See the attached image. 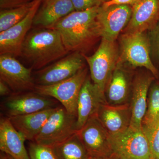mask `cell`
<instances>
[{"label":"cell","instance_id":"obj_1","mask_svg":"<svg viewBox=\"0 0 159 159\" xmlns=\"http://www.w3.org/2000/svg\"><path fill=\"white\" fill-rule=\"evenodd\" d=\"M99 7L74 11L50 28L59 33L69 53H80L98 38L101 37L97 20Z\"/></svg>","mask_w":159,"mask_h":159},{"label":"cell","instance_id":"obj_12","mask_svg":"<svg viewBox=\"0 0 159 159\" xmlns=\"http://www.w3.org/2000/svg\"><path fill=\"white\" fill-rule=\"evenodd\" d=\"M77 133L91 157H106L111 155L110 134L97 115L90 118Z\"/></svg>","mask_w":159,"mask_h":159},{"label":"cell","instance_id":"obj_30","mask_svg":"<svg viewBox=\"0 0 159 159\" xmlns=\"http://www.w3.org/2000/svg\"><path fill=\"white\" fill-rule=\"evenodd\" d=\"M137 2V0H109L103 3L102 6L105 8L114 5H127L133 6Z\"/></svg>","mask_w":159,"mask_h":159},{"label":"cell","instance_id":"obj_31","mask_svg":"<svg viewBox=\"0 0 159 159\" xmlns=\"http://www.w3.org/2000/svg\"><path fill=\"white\" fill-rule=\"evenodd\" d=\"M13 93V91L6 83L0 80V95L1 97H9Z\"/></svg>","mask_w":159,"mask_h":159},{"label":"cell","instance_id":"obj_10","mask_svg":"<svg viewBox=\"0 0 159 159\" xmlns=\"http://www.w3.org/2000/svg\"><path fill=\"white\" fill-rule=\"evenodd\" d=\"M32 69L26 67L10 54L0 55V80L6 83L13 93L34 91L36 84Z\"/></svg>","mask_w":159,"mask_h":159},{"label":"cell","instance_id":"obj_4","mask_svg":"<svg viewBox=\"0 0 159 159\" xmlns=\"http://www.w3.org/2000/svg\"><path fill=\"white\" fill-rule=\"evenodd\" d=\"M111 154L119 159H153L148 140L142 129L129 127L110 134Z\"/></svg>","mask_w":159,"mask_h":159},{"label":"cell","instance_id":"obj_3","mask_svg":"<svg viewBox=\"0 0 159 159\" xmlns=\"http://www.w3.org/2000/svg\"><path fill=\"white\" fill-rule=\"evenodd\" d=\"M120 45L119 61L132 67L145 68L158 78V71L151 58L150 39L145 32L124 33L121 36Z\"/></svg>","mask_w":159,"mask_h":159},{"label":"cell","instance_id":"obj_32","mask_svg":"<svg viewBox=\"0 0 159 159\" xmlns=\"http://www.w3.org/2000/svg\"><path fill=\"white\" fill-rule=\"evenodd\" d=\"M0 158L2 159H14L9 155L2 152H1V154H0Z\"/></svg>","mask_w":159,"mask_h":159},{"label":"cell","instance_id":"obj_5","mask_svg":"<svg viewBox=\"0 0 159 159\" xmlns=\"http://www.w3.org/2000/svg\"><path fill=\"white\" fill-rule=\"evenodd\" d=\"M101 39L99 48L93 55H83L89 68L91 80L104 95L106 88L119 57L116 41Z\"/></svg>","mask_w":159,"mask_h":159},{"label":"cell","instance_id":"obj_8","mask_svg":"<svg viewBox=\"0 0 159 159\" xmlns=\"http://www.w3.org/2000/svg\"><path fill=\"white\" fill-rule=\"evenodd\" d=\"M60 105L59 102L52 97L43 96L34 91L13 93L6 97L1 105L6 116L27 115Z\"/></svg>","mask_w":159,"mask_h":159},{"label":"cell","instance_id":"obj_35","mask_svg":"<svg viewBox=\"0 0 159 159\" xmlns=\"http://www.w3.org/2000/svg\"><path fill=\"white\" fill-rule=\"evenodd\" d=\"M42 2H43V1H44V0H40Z\"/></svg>","mask_w":159,"mask_h":159},{"label":"cell","instance_id":"obj_7","mask_svg":"<svg viewBox=\"0 0 159 159\" xmlns=\"http://www.w3.org/2000/svg\"><path fill=\"white\" fill-rule=\"evenodd\" d=\"M87 77L88 69L84 67L73 77L56 84L36 85L34 91L56 99L69 113L77 116L78 97Z\"/></svg>","mask_w":159,"mask_h":159},{"label":"cell","instance_id":"obj_2","mask_svg":"<svg viewBox=\"0 0 159 159\" xmlns=\"http://www.w3.org/2000/svg\"><path fill=\"white\" fill-rule=\"evenodd\" d=\"M68 53L56 30L43 28L28 33L23 43L20 56L30 63L32 69L39 70Z\"/></svg>","mask_w":159,"mask_h":159},{"label":"cell","instance_id":"obj_28","mask_svg":"<svg viewBox=\"0 0 159 159\" xmlns=\"http://www.w3.org/2000/svg\"><path fill=\"white\" fill-rule=\"evenodd\" d=\"M149 37L151 52L159 61V21L152 30Z\"/></svg>","mask_w":159,"mask_h":159},{"label":"cell","instance_id":"obj_22","mask_svg":"<svg viewBox=\"0 0 159 159\" xmlns=\"http://www.w3.org/2000/svg\"><path fill=\"white\" fill-rule=\"evenodd\" d=\"M52 148L57 159H89L91 157L77 132Z\"/></svg>","mask_w":159,"mask_h":159},{"label":"cell","instance_id":"obj_37","mask_svg":"<svg viewBox=\"0 0 159 159\" xmlns=\"http://www.w3.org/2000/svg\"><path fill=\"white\" fill-rule=\"evenodd\" d=\"M0 159H2L0 158Z\"/></svg>","mask_w":159,"mask_h":159},{"label":"cell","instance_id":"obj_26","mask_svg":"<svg viewBox=\"0 0 159 159\" xmlns=\"http://www.w3.org/2000/svg\"><path fill=\"white\" fill-rule=\"evenodd\" d=\"M29 153L30 159H57L52 148L34 142L29 144Z\"/></svg>","mask_w":159,"mask_h":159},{"label":"cell","instance_id":"obj_33","mask_svg":"<svg viewBox=\"0 0 159 159\" xmlns=\"http://www.w3.org/2000/svg\"><path fill=\"white\" fill-rule=\"evenodd\" d=\"M106 159H119L116 157L114 156L113 155L111 154L109 156L107 157H106Z\"/></svg>","mask_w":159,"mask_h":159},{"label":"cell","instance_id":"obj_18","mask_svg":"<svg viewBox=\"0 0 159 159\" xmlns=\"http://www.w3.org/2000/svg\"><path fill=\"white\" fill-rule=\"evenodd\" d=\"M24 137L12 125L9 117L0 119V149L14 159H30Z\"/></svg>","mask_w":159,"mask_h":159},{"label":"cell","instance_id":"obj_23","mask_svg":"<svg viewBox=\"0 0 159 159\" xmlns=\"http://www.w3.org/2000/svg\"><path fill=\"white\" fill-rule=\"evenodd\" d=\"M37 0H33L17 8L1 10L0 32L9 29L26 17L33 8Z\"/></svg>","mask_w":159,"mask_h":159},{"label":"cell","instance_id":"obj_27","mask_svg":"<svg viewBox=\"0 0 159 159\" xmlns=\"http://www.w3.org/2000/svg\"><path fill=\"white\" fill-rule=\"evenodd\" d=\"M75 11H81L102 6L107 0H71Z\"/></svg>","mask_w":159,"mask_h":159},{"label":"cell","instance_id":"obj_14","mask_svg":"<svg viewBox=\"0 0 159 159\" xmlns=\"http://www.w3.org/2000/svg\"><path fill=\"white\" fill-rule=\"evenodd\" d=\"M133 82L130 71L118 61L104 92L106 102L113 106L129 104Z\"/></svg>","mask_w":159,"mask_h":159},{"label":"cell","instance_id":"obj_15","mask_svg":"<svg viewBox=\"0 0 159 159\" xmlns=\"http://www.w3.org/2000/svg\"><path fill=\"white\" fill-rule=\"evenodd\" d=\"M105 102L104 94L88 76L81 88L77 101V131L82 128L90 118L97 115L100 105Z\"/></svg>","mask_w":159,"mask_h":159},{"label":"cell","instance_id":"obj_13","mask_svg":"<svg viewBox=\"0 0 159 159\" xmlns=\"http://www.w3.org/2000/svg\"><path fill=\"white\" fill-rule=\"evenodd\" d=\"M42 2L37 0L33 8L21 21L0 32V54L20 56L23 43L33 25V20Z\"/></svg>","mask_w":159,"mask_h":159},{"label":"cell","instance_id":"obj_29","mask_svg":"<svg viewBox=\"0 0 159 159\" xmlns=\"http://www.w3.org/2000/svg\"><path fill=\"white\" fill-rule=\"evenodd\" d=\"M33 0H0L1 10L10 9L19 7Z\"/></svg>","mask_w":159,"mask_h":159},{"label":"cell","instance_id":"obj_19","mask_svg":"<svg viewBox=\"0 0 159 159\" xmlns=\"http://www.w3.org/2000/svg\"><path fill=\"white\" fill-rule=\"evenodd\" d=\"M97 116L110 134L118 133L130 126V104L113 106L105 102L100 105Z\"/></svg>","mask_w":159,"mask_h":159},{"label":"cell","instance_id":"obj_36","mask_svg":"<svg viewBox=\"0 0 159 159\" xmlns=\"http://www.w3.org/2000/svg\"><path fill=\"white\" fill-rule=\"evenodd\" d=\"M137 1H138H138H141V0H137Z\"/></svg>","mask_w":159,"mask_h":159},{"label":"cell","instance_id":"obj_25","mask_svg":"<svg viewBox=\"0 0 159 159\" xmlns=\"http://www.w3.org/2000/svg\"><path fill=\"white\" fill-rule=\"evenodd\" d=\"M148 140L153 159H159V122L150 125H142Z\"/></svg>","mask_w":159,"mask_h":159},{"label":"cell","instance_id":"obj_17","mask_svg":"<svg viewBox=\"0 0 159 159\" xmlns=\"http://www.w3.org/2000/svg\"><path fill=\"white\" fill-rule=\"evenodd\" d=\"M131 17L125 29V33L151 30L159 21V0H141L132 6Z\"/></svg>","mask_w":159,"mask_h":159},{"label":"cell","instance_id":"obj_9","mask_svg":"<svg viewBox=\"0 0 159 159\" xmlns=\"http://www.w3.org/2000/svg\"><path fill=\"white\" fill-rule=\"evenodd\" d=\"M84 60L83 54L72 52L35 72L33 77L35 84L53 85L69 79L84 68Z\"/></svg>","mask_w":159,"mask_h":159},{"label":"cell","instance_id":"obj_24","mask_svg":"<svg viewBox=\"0 0 159 159\" xmlns=\"http://www.w3.org/2000/svg\"><path fill=\"white\" fill-rule=\"evenodd\" d=\"M159 122V82L152 83L148 91L147 107L142 125H154Z\"/></svg>","mask_w":159,"mask_h":159},{"label":"cell","instance_id":"obj_34","mask_svg":"<svg viewBox=\"0 0 159 159\" xmlns=\"http://www.w3.org/2000/svg\"><path fill=\"white\" fill-rule=\"evenodd\" d=\"M89 159H106V157H92Z\"/></svg>","mask_w":159,"mask_h":159},{"label":"cell","instance_id":"obj_16","mask_svg":"<svg viewBox=\"0 0 159 159\" xmlns=\"http://www.w3.org/2000/svg\"><path fill=\"white\" fill-rule=\"evenodd\" d=\"M155 77L152 74L139 73L133 82L130 104L131 119L130 127L142 129V122L147 107L148 91Z\"/></svg>","mask_w":159,"mask_h":159},{"label":"cell","instance_id":"obj_20","mask_svg":"<svg viewBox=\"0 0 159 159\" xmlns=\"http://www.w3.org/2000/svg\"><path fill=\"white\" fill-rule=\"evenodd\" d=\"M42 2L34 16L33 25L50 28L75 11L71 0H44Z\"/></svg>","mask_w":159,"mask_h":159},{"label":"cell","instance_id":"obj_21","mask_svg":"<svg viewBox=\"0 0 159 159\" xmlns=\"http://www.w3.org/2000/svg\"><path fill=\"white\" fill-rule=\"evenodd\" d=\"M55 108L9 118L15 128L26 140L34 142Z\"/></svg>","mask_w":159,"mask_h":159},{"label":"cell","instance_id":"obj_6","mask_svg":"<svg viewBox=\"0 0 159 159\" xmlns=\"http://www.w3.org/2000/svg\"><path fill=\"white\" fill-rule=\"evenodd\" d=\"M77 116L59 105L47 120L34 142L53 147L64 142L77 132Z\"/></svg>","mask_w":159,"mask_h":159},{"label":"cell","instance_id":"obj_11","mask_svg":"<svg viewBox=\"0 0 159 159\" xmlns=\"http://www.w3.org/2000/svg\"><path fill=\"white\" fill-rule=\"evenodd\" d=\"M132 11L130 5H114L106 8L100 6L97 20L101 38L116 41L120 32L129 22Z\"/></svg>","mask_w":159,"mask_h":159}]
</instances>
